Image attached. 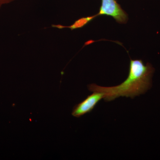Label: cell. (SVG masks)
Returning a JSON list of instances; mask_svg holds the SVG:
<instances>
[{
    "label": "cell",
    "instance_id": "3957f363",
    "mask_svg": "<svg viewBox=\"0 0 160 160\" xmlns=\"http://www.w3.org/2000/svg\"><path fill=\"white\" fill-rule=\"evenodd\" d=\"M104 95L102 92H93L84 101L74 106L72 114L73 117L79 118L92 111L98 103L102 98Z\"/></svg>",
    "mask_w": 160,
    "mask_h": 160
},
{
    "label": "cell",
    "instance_id": "6da1fadb",
    "mask_svg": "<svg viewBox=\"0 0 160 160\" xmlns=\"http://www.w3.org/2000/svg\"><path fill=\"white\" fill-rule=\"evenodd\" d=\"M154 71V68L149 63L145 65L142 60L131 59L129 75L120 85L102 87L92 84L88 86V89L91 92L103 93L104 100L106 102L113 101L120 97L133 98L150 89L151 78Z\"/></svg>",
    "mask_w": 160,
    "mask_h": 160
},
{
    "label": "cell",
    "instance_id": "7a4b0ae2",
    "mask_svg": "<svg viewBox=\"0 0 160 160\" xmlns=\"http://www.w3.org/2000/svg\"><path fill=\"white\" fill-rule=\"evenodd\" d=\"M108 16L114 18L118 23L124 24L128 21V15L121 7L116 0H102V5L98 16Z\"/></svg>",
    "mask_w": 160,
    "mask_h": 160
},
{
    "label": "cell",
    "instance_id": "5b68a950",
    "mask_svg": "<svg viewBox=\"0 0 160 160\" xmlns=\"http://www.w3.org/2000/svg\"><path fill=\"white\" fill-rule=\"evenodd\" d=\"M14 1L15 0H0V8L3 5L9 4Z\"/></svg>",
    "mask_w": 160,
    "mask_h": 160
},
{
    "label": "cell",
    "instance_id": "277c9868",
    "mask_svg": "<svg viewBox=\"0 0 160 160\" xmlns=\"http://www.w3.org/2000/svg\"><path fill=\"white\" fill-rule=\"evenodd\" d=\"M96 17H97V16L95 15L92 16L81 18L76 21L71 26H65L61 25H52L51 27L58 28L59 29L69 28V29L72 30L73 29L82 28L84 26H86L88 23L91 22L92 20L94 19Z\"/></svg>",
    "mask_w": 160,
    "mask_h": 160
}]
</instances>
